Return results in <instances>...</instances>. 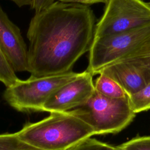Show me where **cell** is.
Listing matches in <instances>:
<instances>
[{
	"label": "cell",
	"instance_id": "1",
	"mask_svg": "<svg viewBox=\"0 0 150 150\" xmlns=\"http://www.w3.org/2000/svg\"><path fill=\"white\" fill-rule=\"evenodd\" d=\"M95 26L93 10L81 4L57 1L35 13L27 31L30 76L71 71L79 59L89 51Z\"/></svg>",
	"mask_w": 150,
	"mask_h": 150
},
{
	"label": "cell",
	"instance_id": "2",
	"mask_svg": "<svg viewBox=\"0 0 150 150\" xmlns=\"http://www.w3.org/2000/svg\"><path fill=\"white\" fill-rule=\"evenodd\" d=\"M23 141L43 150H66L95 135L93 129L70 111L51 112L36 122H29L16 132Z\"/></svg>",
	"mask_w": 150,
	"mask_h": 150
},
{
	"label": "cell",
	"instance_id": "3",
	"mask_svg": "<svg viewBox=\"0 0 150 150\" xmlns=\"http://www.w3.org/2000/svg\"><path fill=\"white\" fill-rule=\"evenodd\" d=\"M70 111L87 123L95 135L118 133L127 127L136 115L129 96L112 98L96 90L86 103Z\"/></svg>",
	"mask_w": 150,
	"mask_h": 150
},
{
	"label": "cell",
	"instance_id": "4",
	"mask_svg": "<svg viewBox=\"0 0 150 150\" xmlns=\"http://www.w3.org/2000/svg\"><path fill=\"white\" fill-rule=\"evenodd\" d=\"M150 42V23L117 34L93 38L87 70L93 76L128 57Z\"/></svg>",
	"mask_w": 150,
	"mask_h": 150
},
{
	"label": "cell",
	"instance_id": "5",
	"mask_svg": "<svg viewBox=\"0 0 150 150\" xmlns=\"http://www.w3.org/2000/svg\"><path fill=\"white\" fill-rule=\"evenodd\" d=\"M79 73H65L42 77L30 76L19 80L5 90L3 97L16 110L23 112H42L50 97L60 87L74 79Z\"/></svg>",
	"mask_w": 150,
	"mask_h": 150
},
{
	"label": "cell",
	"instance_id": "6",
	"mask_svg": "<svg viewBox=\"0 0 150 150\" xmlns=\"http://www.w3.org/2000/svg\"><path fill=\"white\" fill-rule=\"evenodd\" d=\"M150 23V4L142 0H108L96 24L94 38L110 36Z\"/></svg>",
	"mask_w": 150,
	"mask_h": 150
},
{
	"label": "cell",
	"instance_id": "7",
	"mask_svg": "<svg viewBox=\"0 0 150 150\" xmlns=\"http://www.w3.org/2000/svg\"><path fill=\"white\" fill-rule=\"evenodd\" d=\"M93 77L87 70L79 73L77 77L62 86L50 97L43 105V111L66 112L84 105L95 91Z\"/></svg>",
	"mask_w": 150,
	"mask_h": 150
},
{
	"label": "cell",
	"instance_id": "8",
	"mask_svg": "<svg viewBox=\"0 0 150 150\" xmlns=\"http://www.w3.org/2000/svg\"><path fill=\"white\" fill-rule=\"evenodd\" d=\"M0 49L16 73L28 71V48L20 29L9 19L1 5Z\"/></svg>",
	"mask_w": 150,
	"mask_h": 150
},
{
	"label": "cell",
	"instance_id": "9",
	"mask_svg": "<svg viewBox=\"0 0 150 150\" xmlns=\"http://www.w3.org/2000/svg\"><path fill=\"white\" fill-rule=\"evenodd\" d=\"M114 80L128 96L137 93L150 81V73L136 61L125 59L112 63L101 70Z\"/></svg>",
	"mask_w": 150,
	"mask_h": 150
},
{
	"label": "cell",
	"instance_id": "10",
	"mask_svg": "<svg viewBox=\"0 0 150 150\" xmlns=\"http://www.w3.org/2000/svg\"><path fill=\"white\" fill-rule=\"evenodd\" d=\"M94 82L95 90L101 94L112 98H121L128 97L124 89L112 79L103 73Z\"/></svg>",
	"mask_w": 150,
	"mask_h": 150
},
{
	"label": "cell",
	"instance_id": "11",
	"mask_svg": "<svg viewBox=\"0 0 150 150\" xmlns=\"http://www.w3.org/2000/svg\"><path fill=\"white\" fill-rule=\"evenodd\" d=\"M0 150H43L21 139L16 133L0 134Z\"/></svg>",
	"mask_w": 150,
	"mask_h": 150
},
{
	"label": "cell",
	"instance_id": "12",
	"mask_svg": "<svg viewBox=\"0 0 150 150\" xmlns=\"http://www.w3.org/2000/svg\"><path fill=\"white\" fill-rule=\"evenodd\" d=\"M131 107L135 114L150 109V81L141 90L129 96Z\"/></svg>",
	"mask_w": 150,
	"mask_h": 150
},
{
	"label": "cell",
	"instance_id": "13",
	"mask_svg": "<svg viewBox=\"0 0 150 150\" xmlns=\"http://www.w3.org/2000/svg\"><path fill=\"white\" fill-rule=\"evenodd\" d=\"M19 79L9 64L0 49V82L6 87L12 86Z\"/></svg>",
	"mask_w": 150,
	"mask_h": 150
},
{
	"label": "cell",
	"instance_id": "14",
	"mask_svg": "<svg viewBox=\"0 0 150 150\" xmlns=\"http://www.w3.org/2000/svg\"><path fill=\"white\" fill-rule=\"evenodd\" d=\"M115 146L91 137L84 139L66 150H114Z\"/></svg>",
	"mask_w": 150,
	"mask_h": 150
},
{
	"label": "cell",
	"instance_id": "15",
	"mask_svg": "<svg viewBox=\"0 0 150 150\" xmlns=\"http://www.w3.org/2000/svg\"><path fill=\"white\" fill-rule=\"evenodd\" d=\"M118 147L121 150H150V136L133 138Z\"/></svg>",
	"mask_w": 150,
	"mask_h": 150
},
{
	"label": "cell",
	"instance_id": "16",
	"mask_svg": "<svg viewBox=\"0 0 150 150\" xmlns=\"http://www.w3.org/2000/svg\"><path fill=\"white\" fill-rule=\"evenodd\" d=\"M125 59L136 61L150 73V42Z\"/></svg>",
	"mask_w": 150,
	"mask_h": 150
},
{
	"label": "cell",
	"instance_id": "17",
	"mask_svg": "<svg viewBox=\"0 0 150 150\" xmlns=\"http://www.w3.org/2000/svg\"><path fill=\"white\" fill-rule=\"evenodd\" d=\"M54 2L55 0H33L30 8L35 11V13H38L52 5Z\"/></svg>",
	"mask_w": 150,
	"mask_h": 150
},
{
	"label": "cell",
	"instance_id": "18",
	"mask_svg": "<svg viewBox=\"0 0 150 150\" xmlns=\"http://www.w3.org/2000/svg\"><path fill=\"white\" fill-rule=\"evenodd\" d=\"M58 1L64 3H78L85 5H92L97 3L106 4L108 0H57Z\"/></svg>",
	"mask_w": 150,
	"mask_h": 150
},
{
	"label": "cell",
	"instance_id": "19",
	"mask_svg": "<svg viewBox=\"0 0 150 150\" xmlns=\"http://www.w3.org/2000/svg\"><path fill=\"white\" fill-rule=\"evenodd\" d=\"M18 7H22L24 6H31L33 0H11Z\"/></svg>",
	"mask_w": 150,
	"mask_h": 150
},
{
	"label": "cell",
	"instance_id": "20",
	"mask_svg": "<svg viewBox=\"0 0 150 150\" xmlns=\"http://www.w3.org/2000/svg\"><path fill=\"white\" fill-rule=\"evenodd\" d=\"M114 150H121V149L118 147V146H115Z\"/></svg>",
	"mask_w": 150,
	"mask_h": 150
},
{
	"label": "cell",
	"instance_id": "21",
	"mask_svg": "<svg viewBox=\"0 0 150 150\" xmlns=\"http://www.w3.org/2000/svg\"><path fill=\"white\" fill-rule=\"evenodd\" d=\"M149 4H150V3H149Z\"/></svg>",
	"mask_w": 150,
	"mask_h": 150
}]
</instances>
